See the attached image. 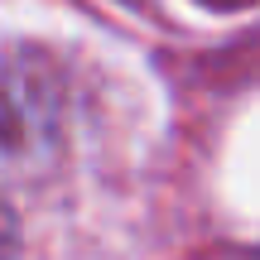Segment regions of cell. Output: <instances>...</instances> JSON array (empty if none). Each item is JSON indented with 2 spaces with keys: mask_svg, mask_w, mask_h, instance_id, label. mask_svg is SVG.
<instances>
[{
  "mask_svg": "<svg viewBox=\"0 0 260 260\" xmlns=\"http://www.w3.org/2000/svg\"><path fill=\"white\" fill-rule=\"evenodd\" d=\"M10 255H15V217L0 203V260H10Z\"/></svg>",
  "mask_w": 260,
  "mask_h": 260,
  "instance_id": "obj_1",
  "label": "cell"
},
{
  "mask_svg": "<svg viewBox=\"0 0 260 260\" xmlns=\"http://www.w3.org/2000/svg\"><path fill=\"white\" fill-rule=\"evenodd\" d=\"M203 5H212V10H236V5H251V0H203Z\"/></svg>",
  "mask_w": 260,
  "mask_h": 260,
  "instance_id": "obj_2",
  "label": "cell"
}]
</instances>
